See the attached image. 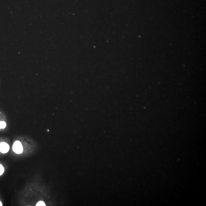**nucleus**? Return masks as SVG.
Returning a JSON list of instances; mask_svg holds the SVG:
<instances>
[{"label":"nucleus","instance_id":"f257e3e1","mask_svg":"<svg viewBox=\"0 0 206 206\" xmlns=\"http://www.w3.org/2000/svg\"><path fill=\"white\" fill-rule=\"evenodd\" d=\"M13 150L17 154H21L23 151V147L21 143L19 141H16L13 145Z\"/></svg>","mask_w":206,"mask_h":206},{"label":"nucleus","instance_id":"f03ea898","mask_svg":"<svg viewBox=\"0 0 206 206\" xmlns=\"http://www.w3.org/2000/svg\"><path fill=\"white\" fill-rule=\"evenodd\" d=\"M9 148L10 147L5 142L0 143V151L3 154L7 153L9 150Z\"/></svg>","mask_w":206,"mask_h":206},{"label":"nucleus","instance_id":"7ed1b4c3","mask_svg":"<svg viewBox=\"0 0 206 206\" xmlns=\"http://www.w3.org/2000/svg\"><path fill=\"white\" fill-rule=\"evenodd\" d=\"M4 171V169L3 166L0 164V176L1 175L3 174Z\"/></svg>","mask_w":206,"mask_h":206},{"label":"nucleus","instance_id":"20e7f679","mask_svg":"<svg viewBox=\"0 0 206 206\" xmlns=\"http://www.w3.org/2000/svg\"><path fill=\"white\" fill-rule=\"evenodd\" d=\"M36 206H45L46 205L45 204V203H44L43 201H39V202L38 203H37V205H36Z\"/></svg>","mask_w":206,"mask_h":206},{"label":"nucleus","instance_id":"39448f33","mask_svg":"<svg viewBox=\"0 0 206 206\" xmlns=\"http://www.w3.org/2000/svg\"><path fill=\"white\" fill-rule=\"evenodd\" d=\"M1 129L5 128L6 126V122L3 121H1Z\"/></svg>","mask_w":206,"mask_h":206},{"label":"nucleus","instance_id":"423d86ee","mask_svg":"<svg viewBox=\"0 0 206 206\" xmlns=\"http://www.w3.org/2000/svg\"><path fill=\"white\" fill-rule=\"evenodd\" d=\"M1 129V122H0V129Z\"/></svg>","mask_w":206,"mask_h":206},{"label":"nucleus","instance_id":"0eeeda50","mask_svg":"<svg viewBox=\"0 0 206 206\" xmlns=\"http://www.w3.org/2000/svg\"><path fill=\"white\" fill-rule=\"evenodd\" d=\"M2 205V202H1V201H0V206H1Z\"/></svg>","mask_w":206,"mask_h":206}]
</instances>
